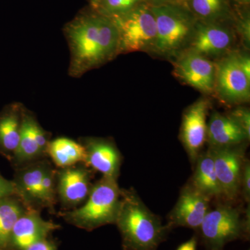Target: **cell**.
Wrapping results in <instances>:
<instances>
[{"mask_svg": "<svg viewBox=\"0 0 250 250\" xmlns=\"http://www.w3.org/2000/svg\"><path fill=\"white\" fill-rule=\"evenodd\" d=\"M197 243H198L197 237L192 236L190 240L180 245L177 250H197Z\"/></svg>", "mask_w": 250, "mask_h": 250, "instance_id": "cell-32", "label": "cell"}, {"mask_svg": "<svg viewBox=\"0 0 250 250\" xmlns=\"http://www.w3.org/2000/svg\"><path fill=\"white\" fill-rule=\"evenodd\" d=\"M187 7L203 22H225L231 18L229 0H187Z\"/></svg>", "mask_w": 250, "mask_h": 250, "instance_id": "cell-23", "label": "cell"}, {"mask_svg": "<svg viewBox=\"0 0 250 250\" xmlns=\"http://www.w3.org/2000/svg\"><path fill=\"white\" fill-rule=\"evenodd\" d=\"M174 73L179 80L206 96H214L215 62L192 51L185 50L174 58Z\"/></svg>", "mask_w": 250, "mask_h": 250, "instance_id": "cell-11", "label": "cell"}, {"mask_svg": "<svg viewBox=\"0 0 250 250\" xmlns=\"http://www.w3.org/2000/svg\"><path fill=\"white\" fill-rule=\"evenodd\" d=\"M100 0H90V2H91L92 6L94 8V9H96L97 6L100 2Z\"/></svg>", "mask_w": 250, "mask_h": 250, "instance_id": "cell-34", "label": "cell"}, {"mask_svg": "<svg viewBox=\"0 0 250 250\" xmlns=\"http://www.w3.org/2000/svg\"><path fill=\"white\" fill-rule=\"evenodd\" d=\"M246 202L249 203L250 200V161L246 159L242 170L241 177V191Z\"/></svg>", "mask_w": 250, "mask_h": 250, "instance_id": "cell-27", "label": "cell"}, {"mask_svg": "<svg viewBox=\"0 0 250 250\" xmlns=\"http://www.w3.org/2000/svg\"><path fill=\"white\" fill-rule=\"evenodd\" d=\"M210 200L191 184H188L182 188L177 203L169 213L166 225L170 230L184 227L198 231L210 210Z\"/></svg>", "mask_w": 250, "mask_h": 250, "instance_id": "cell-14", "label": "cell"}, {"mask_svg": "<svg viewBox=\"0 0 250 250\" xmlns=\"http://www.w3.org/2000/svg\"><path fill=\"white\" fill-rule=\"evenodd\" d=\"M27 209L21 199L16 195L0 200V250H9L10 238L15 223Z\"/></svg>", "mask_w": 250, "mask_h": 250, "instance_id": "cell-22", "label": "cell"}, {"mask_svg": "<svg viewBox=\"0 0 250 250\" xmlns=\"http://www.w3.org/2000/svg\"><path fill=\"white\" fill-rule=\"evenodd\" d=\"M237 2L242 5H249L250 0H236Z\"/></svg>", "mask_w": 250, "mask_h": 250, "instance_id": "cell-33", "label": "cell"}, {"mask_svg": "<svg viewBox=\"0 0 250 250\" xmlns=\"http://www.w3.org/2000/svg\"><path fill=\"white\" fill-rule=\"evenodd\" d=\"M14 195L17 196L14 181L7 180L0 174V200Z\"/></svg>", "mask_w": 250, "mask_h": 250, "instance_id": "cell-28", "label": "cell"}, {"mask_svg": "<svg viewBox=\"0 0 250 250\" xmlns=\"http://www.w3.org/2000/svg\"><path fill=\"white\" fill-rule=\"evenodd\" d=\"M93 171L83 164L57 169V200L64 210L76 208L86 200L93 186Z\"/></svg>", "mask_w": 250, "mask_h": 250, "instance_id": "cell-13", "label": "cell"}, {"mask_svg": "<svg viewBox=\"0 0 250 250\" xmlns=\"http://www.w3.org/2000/svg\"></svg>", "mask_w": 250, "mask_h": 250, "instance_id": "cell-35", "label": "cell"}, {"mask_svg": "<svg viewBox=\"0 0 250 250\" xmlns=\"http://www.w3.org/2000/svg\"><path fill=\"white\" fill-rule=\"evenodd\" d=\"M115 225L121 233L123 250H157L170 231L132 188L122 189Z\"/></svg>", "mask_w": 250, "mask_h": 250, "instance_id": "cell-2", "label": "cell"}, {"mask_svg": "<svg viewBox=\"0 0 250 250\" xmlns=\"http://www.w3.org/2000/svg\"><path fill=\"white\" fill-rule=\"evenodd\" d=\"M235 32L239 36L243 46L246 49L250 46V19L249 12L242 14L236 21Z\"/></svg>", "mask_w": 250, "mask_h": 250, "instance_id": "cell-25", "label": "cell"}, {"mask_svg": "<svg viewBox=\"0 0 250 250\" xmlns=\"http://www.w3.org/2000/svg\"><path fill=\"white\" fill-rule=\"evenodd\" d=\"M111 18L119 34L120 53L148 52L155 45V17L150 5L143 3L119 16Z\"/></svg>", "mask_w": 250, "mask_h": 250, "instance_id": "cell-7", "label": "cell"}, {"mask_svg": "<svg viewBox=\"0 0 250 250\" xmlns=\"http://www.w3.org/2000/svg\"><path fill=\"white\" fill-rule=\"evenodd\" d=\"M202 243L207 250H223L230 242L250 236V205L242 217L236 207L220 204L208 210L199 229Z\"/></svg>", "mask_w": 250, "mask_h": 250, "instance_id": "cell-6", "label": "cell"}, {"mask_svg": "<svg viewBox=\"0 0 250 250\" xmlns=\"http://www.w3.org/2000/svg\"><path fill=\"white\" fill-rule=\"evenodd\" d=\"M85 150V165L104 177L118 180L122 164L119 149L112 141L99 138H85L81 143Z\"/></svg>", "mask_w": 250, "mask_h": 250, "instance_id": "cell-17", "label": "cell"}, {"mask_svg": "<svg viewBox=\"0 0 250 250\" xmlns=\"http://www.w3.org/2000/svg\"><path fill=\"white\" fill-rule=\"evenodd\" d=\"M238 62L242 70L244 72L249 80H250V58L249 54L243 53V52H238Z\"/></svg>", "mask_w": 250, "mask_h": 250, "instance_id": "cell-30", "label": "cell"}, {"mask_svg": "<svg viewBox=\"0 0 250 250\" xmlns=\"http://www.w3.org/2000/svg\"><path fill=\"white\" fill-rule=\"evenodd\" d=\"M236 39L234 29L224 22L197 21L191 41L186 50L215 62L233 51Z\"/></svg>", "mask_w": 250, "mask_h": 250, "instance_id": "cell-9", "label": "cell"}, {"mask_svg": "<svg viewBox=\"0 0 250 250\" xmlns=\"http://www.w3.org/2000/svg\"><path fill=\"white\" fill-rule=\"evenodd\" d=\"M195 164V172L190 184L210 200L223 197L215 173L214 163L208 149L200 154Z\"/></svg>", "mask_w": 250, "mask_h": 250, "instance_id": "cell-19", "label": "cell"}, {"mask_svg": "<svg viewBox=\"0 0 250 250\" xmlns=\"http://www.w3.org/2000/svg\"><path fill=\"white\" fill-rule=\"evenodd\" d=\"M60 225L42 218L41 212L24 210L16 220L10 238L9 250H26L38 242L50 237Z\"/></svg>", "mask_w": 250, "mask_h": 250, "instance_id": "cell-16", "label": "cell"}, {"mask_svg": "<svg viewBox=\"0 0 250 250\" xmlns=\"http://www.w3.org/2000/svg\"><path fill=\"white\" fill-rule=\"evenodd\" d=\"M214 95L228 106L246 103L250 99V80L242 70L237 51L215 62Z\"/></svg>", "mask_w": 250, "mask_h": 250, "instance_id": "cell-8", "label": "cell"}, {"mask_svg": "<svg viewBox=\"0 0 250 250\" xmlns=\"http://www.w3.org/2000/svg\"><path fill=\"white\" fill-rule=\"evenodd\" d=\"M24 108L14 106L0 117V150L14 159L21 138Z\"/></svg>", "mask_w": 250, "mask_h": 250, "instance_id": "cell-20", "label": "cell"}, {"mask_svg": "<svg viewBox=\"0 0 250 250\" xmlns=\"http://www.w3.org/2000/svg\"><path fill=\"white\" fill-rule=\"evenodd\" d=\"M57 167L47 159L16 168L14 182L17 196L27 208L53 213L57 202Z\"/></svg>", "mask_w": 250, "mask_h": 250, "instance_id": "cell-5", "label": "cell"}, {"mask_svg": "<svg viewBox=\"0 0 250 250\" xmlns=\"http://www.w3.org/2000/svg\"><path fill=\"white\" fill-rule=\"evenodd\" d=\"M232 117L236 123L246 133L248 139H250V111L249 108L243 106H237L228 113Z\"/></svg>", "mask_w": 250, "mask_h": 250, "instance_id": "cell-26", "label": "cell"}, {"mask_svg": "<svg viewBox=\"0 0 250 250\" xmlns=\"http://www.w3.org/2000/svg\"><path fill=\"white\" fill-rule=\"evenodd\" d=\"M65 33L72 52V72L80 75L120 54L119 34L111 18L100 14L80 16Z\"/></svg>", "mask_w": 250, "mask_h": 250, "instance_id": "cell-1", "label": "cell"}, {"mask_svg": "<svg viewBox=\"0 0 250 250\" xmlns=\"http://www.w3.org/2000/svg\"><path fill=\"white\" fill-rule=\"evenodd\" d=\"M212 103L202 97L184 111L180 129V140L192 164H195L207 143V116Z\"/></svg>", "mask_w": 250, "mask_h": 250, "instance_id": "cell-12", "label": "cell"}, {"mask_svg": "<svg viewBox=\"0 0 250 250\" xmlns=\"http://www.w3.org/2000/svg\"><path fill=\"white\" fill-rule=\"evenodd\" d=\"M249 141L240 125L229 114L213 111L207 123L208 147H228Z\"/></svg>", "mask_w": 250, "mask_h": 250, "instance_id": "cell-18", "label": "cell"}, {"mask_svg": "<svg viewBox=\"0 0 250 250\" xmlns=\"http://www.w3.org/2000/svg\"><path fill=\"white\" fill-rule=\"evenodd\" d=\"M122 188L118 180L104 177L92 186L83 205L59 213L67 223L86 231H93L116 223L121 202Z\"/></svg>", "mask_w": 250, "mask_h": 250, "instance_id": "cell-3", "label": "cell"}, {"mask_svg": "<svg viewBox=\"0 0 250 250\" xmlns=\"http://www.w3.org/2000/svg\"><path fill=\"white\" fill-rule=\"evenodd\" d=\"M147 0H100L96 10L98 14L111 18L131 11Z\"/></svg>", "mask_w": 250, "mask_h": 250, "instance_id": "cell-24", "label": "cell"}, {"mask_svg": "<svg viewBox=\"0 0 250 250\" xmlns=\"http://www.w3.org/2000/svg\"><path fill=\"white\" fill-rule=\"evenodd\" d=\"M147 4L152 6L166 4H179L187 6V0H147Z\"/></svg>", "mask_w": 250, "mask_h": 250, "instance_id": "cell-31", "label": "cell"}, {"mask_svg": "<svg viewBox=\"0 0 250 250\" xmlns=\"http://www.w3.org/2000/svg\"><path fill=\"white\" fill-rule=\"evenodd\" d=\"M156 25L155 45L152 53L175 58L187 49L193 35L196 18L184 5L152 6Z\"/></svg>", "mask_w": 250, "mask_h": 250, "instance_id": "cell-4", "label": "cell"}, {"mask_svg": "<svg viewBox=\"0 0 250 250\" xmlns=\"http://www.w3.org/2000/svg\"><path fill=\"white\" fill-rule=\"evenodd\" d=\"M49 134L28 111L23 112L21 138L13 163L16 168L31 163L47 159Z\"/></svg>", "mask_w": 250, "mask_h": 250, "instance_id": "cell-15", "label": "cell"}, {"mask_svg": "<svg viewBox=\"0 0 250 250\" xmlns=\"http://www.w3.org/2000/svg\"><path fill=\"white\" fill-rule=\"evenodd\" d=\"M26 250H58V248L56 242L49 237L29 247Z\"/></svg>", "mask_w": 250, "mask_h": 250, "instance_id": "cell-29", "label": "cell"}, {"mask_svg": "<svg viewBox=\"0 0 250 250\" xmlns=\"http://www.w3.org/2000/svg\"><path fill=\"white\" fill-rule=\"evenodd\" d=\"M244 144L228 147H208L223 197L235 201L241 191V177L246 158Z\"/></svg>", "mask_w": 250, "mask_h": 250, "instance_id": "cell-10", "label": "cell"}, {"mask_svg": "<svg viewBox=\"0 0 250 250\" xmlns=\"http://www.w3.org/2000/svg\"><path fill=\"white\" fill-rule=\"evenodd\" d=\"M47 153L57 168H64L79 164H85L86 158L82 143L65 137L50 141Z\"/></svg>", "mask_w": 250, "mask_h": 250, "instance_id": "cell-21", "label": "cell"}]
</instances>
